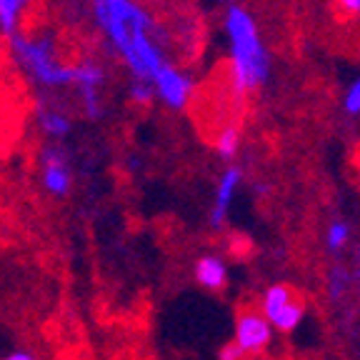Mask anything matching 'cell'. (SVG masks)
<instances>
[{
  "label": "cell",
  "mask_w": 360,
  "mask_h": 360,
  "mask_svg": "<svg viewBox=\"0 0 360 360\" xmlns=\"http://www.w3.org/2000/svg\"><path fill=\"white\" fill-rule=\"evenodd\" d=\"M223 28L228 38V63H231V88L236 98H245L260 90L270 80V53L260 38L258 20L245 6L231 3L223 13Z\"/></svg>",
  "instance_id": "cell-1"
},
{
  "label": "cell",
  "mask_w": 360,
  "mask_h": 360,
  "mask_svg": "<svg viewBox=\"0 0 360 360\" xmlns=\"http://www.w3.org/2000/svg\"><path fill=\"white\" fill-rule=\"evenodd\" d=\"M8 53L25 78L43 93H60L73 85V63L60 53V38L53 30H18L8 38Z\"/></svg>",
  "instance_id": "cell-2"
},
{
  "label": "cell",
  "mask_w": 360,
  "mask_h": 360,
  "mask_svg": "<svg viewBox=\"0 0 360 360\" xmlns=\"http://www.w3.org/2000/svg\"><path fill=\"white\" fill-rule=\"evenodd\" d=\"M108 85V68L103 65V60L93 56H83L73 63V85L70 90L75 93L80 103V110L88 120H103L105 112V93Z\"/></svg>",
  "instance_id": "cell-3"
},
{
  "label": "cell",
  "mask_w": 360,
  "mask_h": 360,
  "mask_svg": "<svg viewBox=\"0 0 360 360\" xmlns=\"http://www.w3.org/2000/svg\"><path fill=\"white\" fill-rule=\"evenodd\" d=\"M153 90H155V101L163 103L168 110H186L191 105L193 96H195V78L188 73L186 68L175 65V63L165 60L158 68L150 78Z\"/></svg>",
  "instance_id": "cell-4"
},
{
  "label": "cell",
  "mask_w": 360,
  "mask_h": 360,
  "mask_svg": "<svg viewBox=\"0 0 360 360\" xmlns=\"http://www.w3.org/2000/svg\"><path fill=\"white\" fill-rule=\"evenodd\" d=\"M40 186L53 198H68L73 191V168L63 143L48 141L40 150Z\"/></svg>",
  "instance_id": "cell-5"
},
{
  "label": "cell",
  "mask_w": 360,
  "mask_h": 360,
  "mask_svg": "<svg viewBox=\"0 0 360 360\" xmlns=\"http://www.w3.org/2000/svg\"><path fill=\"white\" fill-rule=\"evenodd\" d=\"M260 308H263L270 326L281 328V330H292L303 318L305 298L303 292H298L292 285H273L265 292Z\"/></svg>",
  "instance_id": "cell-6"
},
{
  "label": "cell",
  "mask_w": 360,
  "mask_h": 360,
  "mask_svg": "<svg viewBox=\"0 0 360 360\" xmlns=\"http://www.w3.org/2000/svg\"><path fill=\"white\" fill-rule=\"evenodd\" d=\"M270 340V323L265 318L263 308L253 303H245L238 308L236 318V343L243 348V353L260 355Z\"/></svg>",
  "instance_id": "cell-7"
},
{
  "label": "cell",
  "mask_w": 360,
  "mask_h": 360,
  "mask_svg": "<svg viewBox=\"0 0 360 360\" xmlns=\"http://www.w3.org/2000/svg\"><path fill=\"white\" fill-rule=\"evenodd\" d=\"M35 125L53 143H63L65 138H70L75 128L73 115L63 105H58L51 98V93H43V98L35 105Z\"/></svg>",
  "instance_id": "cell-8"
},
{
  "label": "cell",
  "mask_w": 360,
  "mask_h": 360,
  "mask_svg": "<svg viewBox=\"0 0 360 360\" xmlns=\"http://www.w3.org/2000/svg\"><path fill=\"white\" fill-rule=\"evenodd\" d=\"M240 168H225L223 175L218 180V191H215V202H213V213H210V223L213 228H220V223L228 215V208H231L233 195H236V188L240 186Z\"/></svg>",
  "instance_id": "cell-9"
},
{
  "label": "cell",
  "mask_w": 360,
  "mask_h": 360,
  "mask_svg": "<svg viewBox=\"0 0 360 360\" xmlns=\"http://www.w3.org/2000/svg\"><path fill=\"white\" fill-rule=\"evenodd\" d=\"M30 8H33V0H0V35L11 38L13 33L22 30Z\"/></svg>",
  "instance_id": "cell-10"
},
{
  "label": "cell",
  "mask_w": 360,
  "mask_h": 360,
  "mask_svg": "<svg viewBox=\"0 0 360 360\" xmlns=\"http://www.w3.org/2000/svg\"><path fill=\"white\" fill-rule=\"evenodd\" d=\"M195 278L200 285L210 288V290H220V288H225V281H228V270H225L220 258H215V255H202L195 263Z\"/></svg>",
  "instance_id": "cell-11"
},
{
  "label": "cell",
  "mask_w": 360,
  "mask_h": 360,
  "mask_svg": "<svg viewBox=\"0 0 360 360\" xmlns=\"http://www.w3.org/2000/svg\"><path fill=\"white\" fill-rule=\"evenodd\" d=\"M213 148L223 160H233L238 155V148H240V128L236 123H225L215 133Z\"/></svg>",
  "instance_id": "cell-12"
},
{
  "label": "cell",
  "mask_w": 360,
  "mask_h": 360,
  "mask_svg": "<svg viewBox=\"0 0 360 360\" xmlns=\"http://www.w3.org/2000/svg\"><path fill=\"white\" fill-rule=\"evenodd\" d=\"M125 96L133 105H153L155 103V90H153L150 80L143 78H130L128 88H125Z\"/></svg>",
  "instance_id": "cell-13"
},
{
  "label": "cell",
  "mask_w": 360,
  "mask_h": 360,
  "mask_svg": "<svg viewBox=\"0 0 360 360\" xmlns=\"http://www.w3.org/2000/svg\"><path fill=\"white\" fill-rule=\"evenodd\" d=\"M343 112L350 115V118H358L360 115V73L355 75L353 80L348 83L343 93Z\"/></svg>",
  "instance_id": "cell-14"
},
{
  "label": "cell",
  "mask_w": 360,
  "mask_h": 360,
  "mask_svg": "<svg viewBox=\"0 0 360 360\" xmlns=\"http://www.w3.org/2000/svg\"><path fill=\"white\" fill-rule=\"evenodd\" d=\"M345 240H348V225H345V223H333L330 231H328V245L340 248Z\"/></svg>",
  "instance_id": "cell-15"
},
{
  "label": "cell",
  "mask_w": 360,
  "mask_h": 360,
  "mask_svg": "<svg viewBox=\"0 0 360 360\" xmlns=\"http://www.w3.org/2000/svg\"><path fill=\"white\" fill-rule=\"evenodd\" d=\"M335 11L345 18H360V0H335Z\"/></svg>",
  "instance_id": "cell-16"
},
{
  "label": "cell",
  "mask_w": 360,
  "mask_h": 360,
  "mask_svg": "<svg viewBox=\"0 0 360 360\" xmlns=\"http://www.w3.org/2000/svg\"><path fill=\"white\" fill-rule=\"evenodd\" d=\"M248 355L243 353V348L240 345L233 340L231 345H223V350H220V360H245Z\"/></svg>",
  "instance_id": "cell-17"
},
{
  "label": "cell",
  "mask_w": 360,
  "mask_h": 360,
  "mask_svg": "<svg viewBox=\"0 0 360 360\" xmlns=\"http://www.w3.org/2000/svg\"><path fill=\"white\" fill-rule=\"evenodd\" d=\"M3 360H35V355L28 353V350H13V353H8Z\"/></svg>",
  "instance_id": "cell-18"
},
{
  "label": "cell",
  "mask_w": 360,
  "mask_h": 360,
  "mask_svg": "<svg viewBox=\"0 0 360 360\" xmlns=\"http://www.w3.org/2000/svg\"><path fill=\"white\" fill-rule=\"evenodd\" d=\"M138 3H143V0H138Z\"/></svg>",
  "instance_id": "cell-19"
}]
</instances>
